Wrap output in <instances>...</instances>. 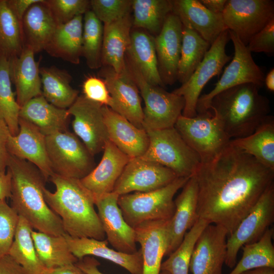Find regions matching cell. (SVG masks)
I'll return each mask as SVG.
<instances>
[{
    "mask_svg": "<svg viewBox=\"0 0 274 274\" xmlns=\"http://www.w3.org/2000/svg\"><path fill=\"white\" fill-rule=\"evenodd\" d=\"M198 218L223 227L228 235L273 183L274 170L230 143L194 175Z\"/></svg>",
    "mask_w": 274,
    "mask_h": 274,
    "instance_id": "1",
    "label": "cell"
},
{
    "mask_svg": "<svg viewBox=\"0 0 274 274\" xmlns=\"http://www.w3.org/2000/svg\"><path fill=\"white\" fill-rule=\"evenodd\" d=\"M7 170L11 175V207L37 231L53 235L66 234L60 217L47 204L45 180L30 162L11 154Z\"/></svg>",
    "mask_w": 274,
    "mask_h": 274,
    "instance_id": "2",
    "label": "cell"
},
{
    "mask_svg": "<svg viewBox=\"0 0 274 274\" xmlns=\"http://www.w3.org/2000/svg\"><path fill=\"white\" fill-rule=\"evenodd\" d=\"M49 179L56 187L54 192L44 189L45 201L62 221L66 234L72 237L104 240L106 235L94 209L91 193L80 180L53 174Z\"/></svg>",
    "mask_w": 274,
    "mask_h": 274,
    "instance_id": "3",
    "label": "cell"
},
{
    "mask_svg": "<svg viewBox=\"0 0 274 274\" xmlns=\"http://www.w3.org/2000/svg\"><path fill=\"white\" fill-rule=\"evenodd\" d=\"M252 83L232 87L217 94L210 110L219 119L230 140L252 133L269 115L268 99Z\"/></svg>",
    "mask_w": 274,
    "mask_h": 274,
    "instance_id": "4",
    "label": "cell"
},
{
    "mask_svg": "<svg viewBox=\"0 0 274 274\" xmlns=\"http://www.w3.org/2000/svg\"><path fill=\"white\" fill-rule=\"evenodd\" d=\"M189 178L178 177L155 190L120 195L118 204L126 223L134 228L148 221L170 220L175 209L174 197Z\"/></svg>",
    "mask_w": 274,
    "mask_h": 274,
    "instance_id": "5",
    "label": "cell"
},
{
    "mask_svg": "<svg viewBox=\"0 0 274 274\" xmlns=\"http://www.w3.org/2000/svg\"><path fill=\"white\" fill-rule=\"evenodd\" d=\"M143 128L149 143L142 158L168 168L178 177L190 178L195 174L201 159L175 127L161 129Z\"/></svg>",
    "mask_w": 274,
    "mask_h": 274,
    "instance_id": "6",
    "label": "cell"
},
{
    "mask_svg": "<svg viewBox=\"0 0 274 274\" xmlns=\"http://www.w3.org/2000/svg\"><path fill=\"white\" fill-rule=\"evenodd\" d=\"M46 150L53 173L81 180L95 167L93 156L74 133L68 131L46 136Z\"/></svg>",
    "mask_w": 274,
    "mask_h": 274,
    "instance_id": "7",
    "label": "cell"
},
{
    "mask_svg": "<svg viewBox=\"0 0 274 274\" xmlns=\"http://www.w3.org/2000/svg\"><path fill=\"white\" fill-rule=\"evenodd\" d=\"M126 63L145 102L143 127L161 129L174 127L182 114L184 98L149 83L136 68L126 61Z\"/></svg>",
    "mask_w": 274,
    "mask_h": 274,
    "instance_id": "8",
    "label": "cell"
},
{
    "mask_svg": "<svg viewBox=\"0 0 274 274\" xmlns=\"http://www.w3.org/2000/svg\"><path fill=\"white\" fill-rule=\"evenodd\" d=\"M184 141L207 161L227 146L230 141L217 116L210 111L193 117L181 115L174 126Z\"/></svg>",
    "mask_w": 274,
    "mask_h": 274,
    "instance_id": "9",
    "label": "cell"
},
{
    "mask_svg": "<svg viewBox=\"0 0 274 274\" xmlns=\"http://www.w3.org/2000/svg\"><path fill=\"white\" fill-rule=\"evenodd\" d=\"M229 31L234 46L233 57L214 88L200 96L196 106L197 114L210 111L212 99L224 90L245 83L255 84L260 88L264 85V75L254 61L251 53L233 32Z\"/></svg>",
    "mask_w": 274,
    "mask_h": 274,
    "instance_id": "10",
    "label": "cell"
},
{
    "mask_svg": "<svg viewBox=\"0 0 274 274\" xmlns=\"http://www.w3.org/2000/svg\"><path fill=\"white\" fill-rule=\"evenodd\" d=\"M230 40L229 29L223 30L211 45L203 59L191 76L173 91L182 96L185 106L182 115L186 117L197 115L196 106L200 93L208 82L219 75L224 65L231 59L225 51Z\"/></svg>",
    "mask_w": 274,
    "mask_h": 274,
    "instance_id": "11",
    "label": "cell"
},
{
    "mask_svg": "<svg viewBox=\"0 0 274 274\" xmlns=\"http://www.w3.org/2000/svg\"><path fill=\"white\" fill-rule=\"evenodd\" d=\"M274 221V183L260 197L257 202L240 222L226 241L225 265L233 268L237 253L247 244L257 241Z\"/></svg>",
    "mask_w": 274,
    "mask_h": 274,
    "instance_id": "12",
    "label": "cell"
},
{
    "mask_svg": "<svg viewBox=\"0 0 274 274\" xmlns=\"http://www.w3.org/2000/svg\"><path fill=\"white\" fill-rule=\"evenodd\" d=\"M222 15L226 28L247 46L254 35L274 19V1L227 0Z\"/></svg>",
    "mask_w": 274,
    "mask_h": 274,
    "instance_id": "13",
    "label": "cell"
},
{
    "mask_svg": "<svg viewBox=\"0 0 274 274\" xmlns=\"http://www.w3.org/2000/svg\"><path fill=\"white\" fill-rule=\"evenodd\" d=\"M178 177L171 169L141 157L131 158L117 181L113 192L119 196L146 192L163 187Z\"/></svg>",
    "mask_w": 274,
    "mask_h": 274,
    "instance_id": "14",
    "label": "cell"
},
{
    "mask_svg": "<svg viewBox=\"0 0 274 274\" xmlns=\"http://www.w3.org/2000/svg\"><path fill=\"white\" fill-rule=\"evenodd\" d=\"M102 107L81 95L67 109L70 116L74 117L72 126L75 134L93 156L103 151L109 140Z\"/></svg>",
    "mask_w": 274,
    "mask_h": 274,
    "instance_id": "15",
    "label": "cell"
},
{
    "mask_svg": "<svg viewBox=\"0 0 274 274\" xmlns=\"http://www.w3.org/2000/svg\"><path fill=\"white\" fill-rule=\"evenodd\" d=\"M99 76L105 81L112 99L110 108L136 127L143 128L139 90L128 70L118 74L112 68L102 66Z\"/></svg>",
    "mask_w": 274,
    "mask_h": 274,
    "instance_id": "16",
    "label": "cell"
},
{
    "mask_svg": "<svg viewBox=\"0 0 274 274\" xmlns=\"http://www.w3.org/2000/svg\"><path fill=\"white\" fill-rule=\"evenodd\" d=\"M119 196L112 192L96 198L94 203L108 243L119 252L132 254L138 251L135 232L123 216L118 204Z\"/></svg>",
    "mask_w": 274,
    "mask_h": 274,
    "instance_id": "17",
    "label": "cell"
},
{
    "mask_svg": "<svg viewBox=\"0 0 274 274\" xmlns=\"http://www.w3.org/2000/svg\"><path fill=\"white\" fill-rule=\"evenodd\" d=\"M227 231L210 224L198 237L191 258L192 274H222L226 254Z\"/></svg>",
    "mask_w": 274,
    "mask_h": 274,
    "instance_id": "18",
    "label": "cell"
},
{
    "mask_svg": "<svg viewBox=\"0 0 274 274\" xmlns=\"http://www.w3.org/2000/svg\"><path fill=\"white\" fill-rule=\"evenodd\" d=\"M19 127L18 134L9 138V154L35 165L47 181L53 173L47 155L46 135L35 125L20 118Z\"/></svg>",
    "mask_w": 274,
    "mask_h": 274,
    "instance_id": "19",
    "label": "cell"
},
{
    "mask_svg": "<svg viewBox=\"0 0 274 274\" xmlns=\"http://www.w3.org/2000/svg\"><path fill=\"white\" fill-rule=\"evenodd\" d=\"M182 24L172 12L166 17L160 32L154 37L158 71L164 86L177 80L182 45Z\"/></svg>",
    "mask_w": 274,
    "mask_h": 274,
    "instance_id": "20",
    "label": "cell"
},
{
    "mask_svg": "<svg viewBox=\"0 0 274 274\" xmlns=\"http://www.w3.org/2000/svg\"><path fill=\"white\" fill-rule=\"evenodd\" d=\"M101 159L86 177L80 180L94 199L112 192L115 184L130 159L110 140L105 145Z\"/></svg>",
    "mask_w": 274,
    "mask_h": 274,
    "instance_id": "21",
    "label": "cell"
},
{
    "mask_svg": "<svg viewBox=\"0 0 274 274\" xmlns=\"http://www.w3.org/2000/svg\"><path fill=\"white\" fill-rule=\"evenodd\" d=\"M174 200L175 209L167 224V248L168 256L181 244L185 234L198 219L197 215V184L194 175L182 188Z\"/></svg>",
    "mask_w": 274,
    "mask_h": 274,
    "instance_id": "22",
    "label": "cell"
},
{
    "mask_svg": "<svg viewBox=\"0 0 274 274\" xmlns=\"http://www.w3.org/2000/svg\"><path fill=\"white\" fill-rule=\"evenodd\" d=\"M102 112L109 140L130 158L142 156L149 143L146 130L107 106H103Z\"/></svg>",
    "mask_w": 274,
    "mask_h": 274,
    "instance_id": "23",
    "label": "cell"
},
{
    "mask_svg": "<svg viewBox=\"0 0 274 274\" xmlns=\"http://www.w3.org/2000/svg\"><path fill=\"white\" fill-rule=\"evenodd\" d=\"M172 13L183 26L196 31L211 45L227 29L222 14H214L199 0H172Z\"/></svg>",
    "mask_w": 274,
    "mask_h": 274,
    "instance_id": "24",
    "label": "cell"
},
{
    "mask_svg": "<svg viewBox=\"0 0 274 274\" xmlns=\"http://www.w3.org/2000/svg\"><path fill=\"white\" fill-rule=\"evenodd\" d=\"M64 236L70 251L78 260L86 256H96L119 265L131 274H142L143 258L140 249L134 253L127 254L110 248L106 239L76 238L67 234Z\"/></svg>",
    "mask_w": 274,
    "mask_h": 274,
    "instance_id": "25",
    "label": "cell"
},
{
    "mask_svg": "<svg viewBox=\"0 0 274 274\" xmlns=\"http://www.w3.org/2000/svg\"><path fill=\"white\" fill-rule=\"evenodd\" d=\"M169 220L148 221L134 228L136 242L140 244L142 254V274H160L167 248Z\"/></svg>",
    "mask_w": 274,
    "mask_h": 274,
    "instance_id": "26",
    "label": "cell"
},
{
    "mask_svg": "<svg viewBox=\"0 0 274 274\" xmlns=\"http://www.w3.org/2000/svg\"><path fill=\"white\" fill-rule=\"evenodd\" d=\"M132 27L130 14L115 21L104 24L102 66H109L121 74L127 71L126 53Z\"/></svg>",
    "mask_w": 274,
    "mask_h": 274,
    "instance_id": "27",
    "label": "cell"
},
{
    "mask_svg": "<svg viewBox=\"0 0 274 274\" xmlns=\"http://www.w3.org/2000/svg\"><path fill=\"white\" fill-rule=\"evenodd\" d=\"M35 53L24 47L19 56L10 60L11 81L16 88V101L21 108L32 98L42 95L39 62Z\"/></svg>",
    "mask_w": 274,
    "mask_h": 274,
    "instance_id": "28",
    "label": "cell"
},
{
    "mask_svg": "<svg viewBox=\"0 0 274 274\" xmlns=\"http://www.w3.org/2000/svg\"><path fill=\"white\" fill-rule=\"evenodd\" d=\"M126 61L136 68L149 83L165 86L158 71L154 37L146 31L132 27Z\"/></svg>",
    "mask_w": 274,
    "mask_h": 274,
    "instance_id": "29",
    "label": "cell"
},
{
    "mask_svg": "<svg viewBox=\"0 0 274 274\" xmlns=\"http://www.w3.org/2000/svg\"><path fill=\"white\" fill-rule=\"evenodd\" d=\"M58 25L45 0L33 4L21 21L24 47L35 53L44 50Z\"/></svg>",
    "mask_w": 274,
    "mask_h": 274,
    "instance_id": "30",
    "label": "cell"
},
{
    "mask_svg": "<svg viewBox=\"0 0 274 274\" xmlns=\"http://www.w3.org/2000/svg\"><path fill=\"white\" fill-rule=\"evenodd\" d=\"M70 116L67 109L51 104L43 95L30 99L19 112V118L35 125L46 136L67 131Z\"/></svg>",
    "mask_w": 274,
    "mask_h": 274,
    "instance_id": "31",
    "label": "cell"
},
{
    "mask_svg": "<svg viewBox=\"0 0 274 274\" xmlns=\"http://www.w3.org/2000/svg\"><path fill=\"white\" fill-rule=\"evenodd\" d=\"M83 15L58 25L44 50L50 56L78 64L82 56Z\"/></svg>",
    "mask_w": 274,
    "mask_h": 274,
    "instance_id": "32",
    "label": "cell"
},
{
    "mask_svg": "<svg viewBox=\"0 0 274 274\" xmlns=\"http://www.w3.org/2000/svg\"><path fill=\"white\" fill-rule=\"evenodd\" d=\"M229 143L274 170V118L269 115L256 129L246 137L231 140Z\"/></svg>",
    "mask_w": 274,
    "mask_h": 274,
    "instance_id": "33",
    "label": "cell"
},
{
    "mask_svg": "<svg viewBox=\"0 0 274 274\" xmlns=\"http://www.w3.org/2000/svg\"><path fill=\"white\" fill-rule=\"evenodd\" d=\"M42 95L51 104L67 109L78 97L79 91L70 83L71 75L65 70L55 66L40 67Z\"/></svg>",
    "mask_w": 274,
    "mask_h": 274,
    "instance_id": "34",
    "label": "cell"
},
{
    "mask_svg": "<svg viewBox=\"0 0 274 274\" xmlns=\"http://www.w3.org/2000/svg\"><path fill=\"white\" fill-rule=\"evenodd\" d=\"M64 235H53L32 230L31 236L37 254L46 268L61 267L78 262V259L68 248Z\"/></svg>",
    "mask_w": 274,
    "mask_h": 274,
    "instance_id": "35",
    "label": "cell"
},
{
    "mask_svg": "<svg viewBox=\"0 0 274 274\" xmlns=\"http://www.w3.org/2000/svg\"><path fill=\"white\" fill-rule=\"evenodd\" d=\"M32 227L19 216L14 240L8 254L27 274H42L46 268L40 261L31 236Z\"/></svg>",
    "mask_w": 274,
    "mask_h": 274,
    "instance_id": "36",
    "label": "cell"
},
{
    "mask_svg": "<svg viewBox=\"0 0 274 274\" xmlns=\"http://www.w3.org/2000/svg\"><path fill=\"white\" fill-rule=\"evenodd\" d=\"M132 28L144 30L155 37L172 12V0H132Z\"/></svg>",
    "mask_w": 274,
    "mask_h": 274,
    "instance_id": "37",
    "label": "cell"
},
{
    "mask_svg": "<svg viewBox=\"0 0 274 274\" xmlns=\"http://www.w3.org/2000/svg\"><path fill=\"white\" fill-rule=\"evenodd\" d=\"M211 45L193 29L182 25V45L177 80L182 84L191 76Z\"/></svg>",
    "mask_w": 274,
    "mask_h": 274,
    "instance_id": "38",
    "label": "cell"
},
{
    "mask_svg": "<svg viewBox=\"0 0 274 274\" xmlns=\"http://www.w3.org/2000/svg\"><path fill=\"white\" fill-rule=\"evenodd\" d=\"M273 228H269L257 241L246 244L242 257L228 274H239L261 267L274 268Z\"/></svg>",
    "mask_w": 274,
    "mask_h": 274,
    "instance_id": "39",
    "label": "cell"
},
{
    "mask_svg": "<svg viewBox=\"0 0 274 274\" xmlns=\"http://www.w3.org/2000/svg\"><path fill=\"white\" fill-rule=\"evenodd\" d=\"M23 48L21 22L7 0H0V57L10 60L19 56Z\"/></svg>",
    "mask_w": 274,
    "mask_h": 274,
    "instance_id": "40",
    "label": "cell"
},
{
    "mask_svg": "<svg viewBox=\"0 0 274 274\" xmlns=\"http://www.w3.org/2000/svg\"><path fill=\"white\" fill-rule=\"evenodd\" d=\"M210 223L198 218L189 229L179 246L161 265V271L170 274H189L191 258L196 242L203 229Z\"/></svg>",
    "mask_w": 274,
    "mask_h": 274,
    "instance_id": "41",
    "label": "cell"
},
{
    "mask_svg": "<svg viewBox=\"0 0 274 274\" xmlns=\"http://www.w3.org/2000/svg\"><path fill=\"white\" fill-rule=\"evenodd\" d=\"M82 56L89 68H101L103 25L91 10L83 15Z\"/></svg>",
    "mask_w": 274,
    "mask_h": 274,
    "instance_id": "42",
    "label": "cell"
},
{
    "mask_svg": "<svg viewBox=\"0 0 274 274\" xmlns=\"http://www.w3.org/2000/svg\"><path fill=\"white\" fill-rule=\"evenodd\" d=\"M20 110L12 89L10 60L0 57V119L5 122L13 136L19 132Z\"/></svg>",
    "mask_w": 274,
    "mask_h": 274,
    "instance_id": "43",
    "label": "cell"
},
{
    "mask_svg": "<svg viewBox=\"0 0 274 274\" xmlns=\"http://www.w3.org/2000/svg\"><path fill=\"white\" fill-rule=\"evenodd\" d=\"M132 0H91L90 7L104 24L109 23L130 14Z\"/></svg>",
    "mask_w": 274,
    "mask_h": 274,
    "instance_id": "44",
    "label": "cell"
},
{
    "mask_svg": "<svg viewBox=\"0 0 274 274\" xmlns=\"http://www.w3.org/2000/svg\"><path fill=\"white\" fill-rule=\"evenodd\" d=\"M18 220L15 211L5 200H0V258L9 253Z\"/></svg>",
    "mask_w": 274,
    "mask_h": 274,
    "instance_id": "45",
    "label": "cell"
},
{
    "mask_svg": "<svg viewBox=\"0 0 274 274\" xmlns=\"http://www.w3.org/2000/svg\"><path fill=\"white\" fill-rule=\"evenodd\" d=\"M45 2L58 25L83 15L90 7L88 0H45Z\"/></svg>",
    "mask_w": 274,
    "mask_h": 274,
    "instance_id": "46",
    "label": "cell"
},
{
    "mask_svg": "<svg viewBox=\"0 0 274 274\" xmlns=\"http://www.w3.org/2000/svg\"><path fill=\"white\" fill-rule=\"evenodd\" d=\"M82 89L83 95L87 99L110 107L112 99L105 81L100 77H87L83 82Z\"/></svg>",
    "mask_w": 274,
    "mask_h": 274,
    "instance_id": "47",
    "label": "cell"
},
{
    "mask_svg": "<svg viewBox=\"0 0 274 274\" xmlns=\"http://www.w3.org/2000/svg\"><path fill=\"white\" fill-rule=\"evenodd\" d=\"M252 52L274 53V19L263 28L254 35L246 46Z\"/></svg>",
    "mask_w": 274,
    "mask_h": 274,
    "instance_id": "48",
    "label": "cell"
},
{
    "mask_svg": "<svg viewBox=\"0 0 274 274\" xmlns=\"http://www.w3.org/2000/svg\"><path fill=\"white\" fill-rule=\"evenodd\" d=\"M5 122L0 119V172H6L10 154L7 149L8 139L11 135Z\"/></svg>",
    "mask_w": 274,
    "mask_h": 274,
    "instance_id": "49",
    "label": "cell"
},
{
    "mask_svg": "<svg viewBox=\"0 0 274 274\" xmlns=\"http://www.w3.org/2000/svg\"><path fill=\"white\" fill-rule=\"evenodd\" d=\"M0 274H27L9 254L0 258Z\"/></svg>",
    "mask_w": 274,
    "mask_h": 274,
    "instance_id": "50",
    "label": "cell"
},
{
    "mask_svg": "<svg viewBox=\"0 0 274 274\" xmlns=\"http://www.w3.org/2000/svg\"><path fill=\"white\" fill-rule=\"evenodd\" d=\"M41 0H7V3L17 19L21 22L23 16L33 4Z\"/></svg>",
    "mask_w": 274,
    "mask_h": 274,
    "instance_id": "51",
    "label": "cell"
},
{
    "mask_svg": "<svg viewBox=\"0 0 274 274\" xmlns=\"http://www.w3.org/2000/svg\"><path fill=\"white\" fill-rule=\"evenodd\" d=\"M86 274H104L98 269L100 262L93 257L86 256L76 263Z\"/></svg>",
    "mask_w": 274,
    "mask_h": 274,
    "instance_id": "52",
    "label": "cell"
},
{
    "mask_svg": "<svg viewBox=\"0 0 274 274\" xmlns=\"http://www.w3.org/2000/svg\"><path fill=\"white\" fill-rule=\"evenodd\" d=\"M11 196V175L7 172H0V200H5Z\"/></svg>",
    "mask_w": 274,
    "mask_h": 274,
    "instance_id": "53",
    "label": "cell"
},
{
    "mask_svg": "<svg viewBox=\"0 0 274 274\" xmlns=\"http://www.w3.org/2000/svg\"><path fill=\"white\" fill-rule=\"evenodd\" d=\"M42 274H86L76 264L53 268H45Z\"/></svg>",
    "mask_w": 274,
    "mask_h": 274,
    "instance_id": "54",
    "label": "cell"
},
{
    "mask_svg": "<svg viewBox=\"0 0 274 274\" xmlns=\"http://www.w3.org/2000/svg\"><path fill=\"white\" fill-rule=\"evenodd\" d=\"M200 3L211 12L222 14L227 0H199Z\"/></svg>",
    "mask_w": 274,
    "mask_h": 274,
    "instance_id": "55",
    "label": "cell"
},
{
    "mask_svg": "<svg viewBox=\"0 0 274 274\" xmlns=\"http://www.w3.org/2000/svg\"><path fill=\"white\" fill-rule=\"evenodd\" d=\"M239 274H274V268L261 267L244 271Z\"/></svg>",
    "mask_w": 274,
    "mask_h": 274,
    "instance_id": "56",
    "label": "cell"
},
{
    "mask_svg": "<svg viewBox=\"0 0 274 274\" xmlns=\"http://www.w3.org/2000/svg\"><path fill=\"white\" fill-rule=\"evenodd\" d=\"M264 84H265L267 89L271 91H274V69L271 68L264 77Z\"/></svg>",
    "mask_w": 274,
    "mask_h": 274,
    "instance_id": "57",
    "label": "cell"
},
{
    "mask_svg": "<svg viewBox=\"0 0 274 274\" xmlns=\"http://www.w3.org/2000/svg\"><path fill=\"white\" fill-rule=\"evenodd\" d=\"M160 274H170V273L165 271H161Z\"/></svg>",
    "mask_w": 274,
    "mask_h": 274,
    "instance_id": "58",
    "label": "cell"
}]
</instances>
